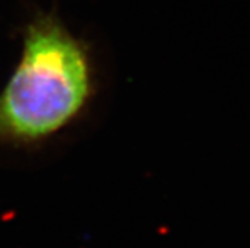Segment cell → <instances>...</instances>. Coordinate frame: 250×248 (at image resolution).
I'll use <instances>...</instances> for the list:
<instances>
[{
    "label": "cell",
    "instance_id": "1",
    "mask_svg": "<svg viewBox=\"0 0 250 248\" xmlns=\"http://www.w3.org/2000/svg\"><path fill=\"white\" fill-rule=\"evenodd\" d=\"M90 92L85 48L56 17H36L0 95V141L35 142L50 136L80 114Z\"/></svg>",
    "mask_w": 250,
    "mask_h": 248
}]
</instances>
